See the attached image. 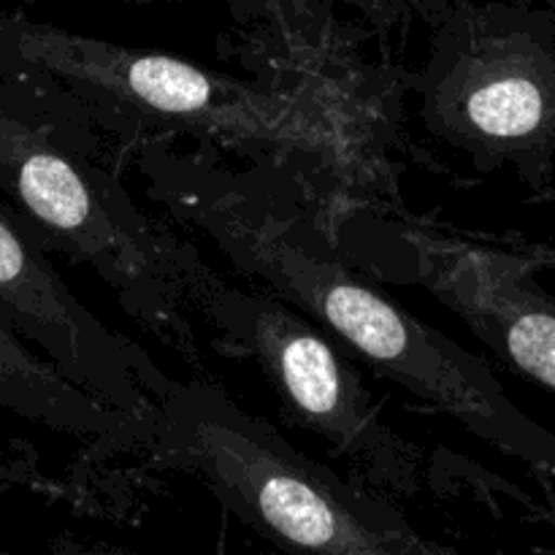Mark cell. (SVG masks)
I'll return each instance as SVG.
<instances>
[{"instance_id":"obj_8","label":"cell","mask_w":555,"mask_h":555,"mask_svg":"<svg viewBox=\"0 0 555 555\" xmlns=\"http://www.w3.org/2000/svg\"><path fill=\"white\" fill-rule=\"evenodd\" d=\"M417 285L499 358L555 393V298L509 255L431 231H401Z\"/></svg>"},{"instance_id":"obj_5","label":"cell","mask_w":555,"mask_h":555,"mask_svg":"<svg viewBox=\"0 0 555 555\" xmlns=\"http://www.w3.org/2000/svg\"><path fill=\"white\" fill-rule=\"evenodd\" d=\"M428 133L482 171L513 168L545 190L555 166V27L529 11L464 9L444 20L415 79Z\"/></svg>"},{"instance_id":"obj_1","label":"cell","mask_w":555,"mask_h":555,"mask_svg":"<svg viewBox=\"0 0 555 555\" xmlns=\"http://www.w3.org/2000/svg\"><path fill=\"white\" fill-rule=\"evenodd\" d=\"M141 168L152 198L263 291L477 439L555 475V434L515 406L480 358L358 276L287 184L160 146H146Z\"/></svg>"},{"instance_id":"obj_2","label":"cell","mask_w":555,"mask_h":555,"mask_svg":"<svg viewBox=\"0 0 555 555\" xmlns=\"http://www.w3.org/2000/svg\"><path fill=\"white\" fill-rule=\"evenodd\" d=\"M60 101L63 108L43 103L38 112L0 106V182L43 242L90 266L130 318L193 350L201 298L217 274L135 206L92 146V119Z\"/></svg>"},{"instance_id":"obj_9","label":"cell","mask_w":555,"mask_h":555,"mask_svg":"<svg viewBox=\"0 0 555 555\" xmlns=\"http://www.w3.org/2000/svg\"><path fill=\"white\" fill-rule=\"evenodd\" d=\"M0 406L98 450H144L150 437L133 417L103 404L27 350L5 323H0Z\"/></svg>"},{"instance_id":"obj_6","label":"cell","mask_w":555,"mask_h":555,"mask_svg":"<svg viewBox=\"0 0 555 555\" xmlns=\"http://www.w3.org/2000/svg\"><path fill=\"white\" fill-rule=\"evenodd\" d=\"M201 320L253 358L287 421L323 439L369 488L390 499L421 493L423 450L385 421L356 366L301 309L217 276L201 298Z\"/></svg>"},{"instance_id":"obj_7","label":"cell","mask_w":555,"mask_h":555,"mask_svg":"<svg viewBox=\"0 0 555 555\" xmlns=\"http://www.w3.org/2000/svg\"><path fill=\"white\" fill-rule=\"evenodd\" d=\"M0 323L103 404L150 431L168 374L108 328L54 271L36 238L0 209Z\"/></svg>"},{"instance_id":"obj_4","label":"cell","mask_w":555,"mask_h":555,"mask_svg":"<svg viewBox=\"0 0 555 555\" xmlns=\"http://www.w3.org/2000/svg\"><path fill=\"white\" fill-rule=\"evenodd\" d=\"M0 63L128 135L184 133L291 155H334L341 146V128L312 98L157 49L16 22L0 30Z\"/></svg>"},{"instance_id":"obj_3","label":"cell","mask_w":555,"mask_h":555,"mask_svg":"<svg viewBox=\"0 0 555 555\" xmlns=\"http://www.w3.org/2000/svg\"><path fill=\"white\" fill-rule=\"evenodd\" d=\"M144 450L190 472L238 520L293 551L328 555H431L399 504L363 480L336 475L280 428L206 379H168Z\"/></svg>"}]
</instances>
